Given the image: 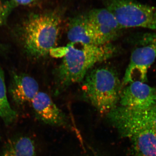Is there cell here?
<instances>
[{
	"label": "cell",
	"mask_w": 156,
	"mask_h": 156,
	"mask_svg": "<svg viewBox=\"0 0 156 156\" xmlns=\"http://www.w3.org/2000/svg\"><path fill=\"white\" fill-rule=\"evenodd\" d=\"M108 114L132 143L136 156H156V104L145 109L117 106Z\"/></svg>",
	"instance_id": "obj_1"
},
{
	"label": "cell",
	"mask_w": 156,
	"mask_h": 156,
	"mask_svg": "<svg viewBox=\"0 0 156 156\" xmlns=\"http://www.w3.org/2000/svg\"><path fill=\"white\" fill-rule=\"evenodd\" d=\"M61 50L63 58L57 74L63 87L83 81L95 65L111 58L116 53V48L110 43L94 45L70 43Z\"/></svg>",
	"instance_id": "obj_2"
},
{
	"label": "cell",
	"mask_w": 156,
	"mask_h": 156,
	"mask_svg": "<svg viewBox=\"0 0 156 156\" xmlns=\"http://www.w3.org/2000/svg\"><path fill=\"white\" fill-rule=\"evenodd\" d=\"M61 19L50 13L31 15L23 23L19 36L25 53L32 58L47 56L56 47Z\"/></svg>",
	"instance_id": "obj_3"
},
{
	"label": "cell",
	"mask_w": 156,
	"mask_h": 156,
	"mask_svg": "<svg viewBox=\"0 0 156 156\" xmlns=\"http://www.w3.org/2000/svg\"><path fill=\"white\" fill-rule=\"evenodd\" d=\"M84 80V94L98 111L108 114L116 107L121 84L115 70L108 66L97 68L89 71Z\"/></svg>",
	"instance_id": "obj_4"
},
{
	"label": "cell",
	"mask_w": 156,
	"mask_h": 156,
	"mask_svg": "<svg viewBox=\"0 0 156 156\" xmlns=\"http://www.w3.org/2000/svg\"><path fill=\"white\" fill-rule=\"evenodd\" d=\"M105 6L122 28L141 27L156 30V7L136 0H108Z\"/></svg>",
	"instance_id": "obj_5"
},
{
	"label": "cell",
	"mask_w": 156,
	"mask_h": 156,
	"mask_svg": "<svg viewBox=\"0 0 156 156\" xmlns=\"http://www.w3.org/2000/svg\"><path fill=\"white\" fill-rule=\"evenodd\" d=\"M156 58V42L136 48L131 54L123 79V85L127 86L135 81L145 83L148 70Z\"/></svg>",
	"instance_id": "obj_6"
},
{
	"label": "cell",
	"mask_w": 156,
	"mask_h": 156,
	"mask_svg": "<svg viewBox=\"0 0 156 156\" xmlns=\"http://www.w3.org/2000/svg\"><path fill=\"white\" fill-rule=\"evenodd\" d=\"M127 86L121 92L120 106L143 110L156 104V88L140 81L132 82Z\"/></svg>",
	"instance_id": "obj_7"
},
{
	"label": "cell",
	"mask_w": 156,
	"mask_h": 156,
	"mask_svg": "<svg viewBox=\"0 0 156 156\" xmlns=\"http://www.w3.org/2000/svg\"><path fill=\"white\" fill-rule=\"evenodd\" d=\"M86 16L105 44H109L119 35L122 28L106 8L93 9Z\"/></svg>",
	"instance_id": "obj_8"
},
{
	"label": "cell",
	"mask_w": 156,
	"mask_h": 156,
	"mask_svg": "<svg viewBox=\"0 0 156 156\" xmlns=\"http://www.w3.org/2000/svg\"><path fill=\"white\" fill-rule=\"evenodd\" d=\"M31 103L37 117L42 122L52 126H67L65 116L47 93L39 92Z\"/></svg>",
	"instance_id": "obj_9"
},
{
	"label": "cell",
	"mask_w": 156,
	"mask_h": 156,
	"mask_svg": "<svg viewBox=\"0 0 156 156\" xmlns=\"http://www.w3.org/2000/svg\"><path fill=\"white\" fill-rule=\"evenodd\" d=\"M13 101L18 105L31 103L39 92V84L31 76L23 73H14L9 87Z\"/></svg>",
	"instance_id": "obj_10"
},
{
	"label": "cell",
	"mask_w": 156,
	"mask_h": 156,
	"mask_svg": "<svg viewBox=\"0 0 156 156\" xmlns=\"http://www.w3.org/2000/svg\"><path fill=\"white\" fill-rule=\"evenodd\" d=\"M67 37L70 43L88 45L105 44L86 15L78 16L71 20L68 29Z\"/></svg>",
	"instance_id": "obj_11"
},
{
	"label": "cell",
	"mask_w": 156,
	"mask_h": 156,
	"mask_svg": "<svg viewBox=\"0 0 156 156\" xmlns=\"http://www.w3.org/2000/svg\"><path fill=\"white\" fill-rule=\"evenodd\" d=\"M33 140L27 136H21L10 140L0 156H35Z\"/></svg>",
	"instance_id": "obj_12"
},
{
	"label": "cell",
	"mask_w": 156,
	"mask_h": 156,
	"mask_svg": "<svg viewBox=\"0 0 156 156\" xmlns=\"http://www.w3.org/2000/svg\"><path fill=\"white\" fill-rule=\"evenodd\" d=\"M0 117L6 125H10L17 119V114L11 108L7 95L5 76L0 66Z\"/></svg>",
	"instance_id": "obj_13"
},
{
	"label": "cell",
	"mask_w": 156,
	"mask_h": 156,
	"mask_svg": "<svg viewBox=\"0 0 156 156\" xmlns=\"http://www.w3.org/2000/svg\"><path fill=\"white\" fill-rule=\"evenodd\" d=\"M11 9L9 3H5L0 0V27L5 23Z\"/></svg>",
	"instance_id": "obj_14"
},
{
	"label": "cell",
	"mask_w": 156,
	"mask_h": 156,
	"mask_svg": "<svg viewBox=\"0 0 156 156\" xmlns=\"http://www.w3.org/2000/svg\"><path fill=\"white\" fill-rule=\"evenodd\" d=\"M14 3L18 5H27L34 2L35 0H13Z\"/></svg>",
	"instance_id": "obj_15"
},
{
	"label": "cell",
	"mask_w": 156,
	"mask_h": 156,
	"mask_svg": "<svg viewBox=\"0 0 156 156\" xmlns=\"http://www.w3.org/2000/svg\"><path fill=\"white\" fill-rule=\"evenodd\" d=\"M1 140V136H0V140Z\"/></svg>",
	"instance_id": "obj_16"
}]
</instances>
